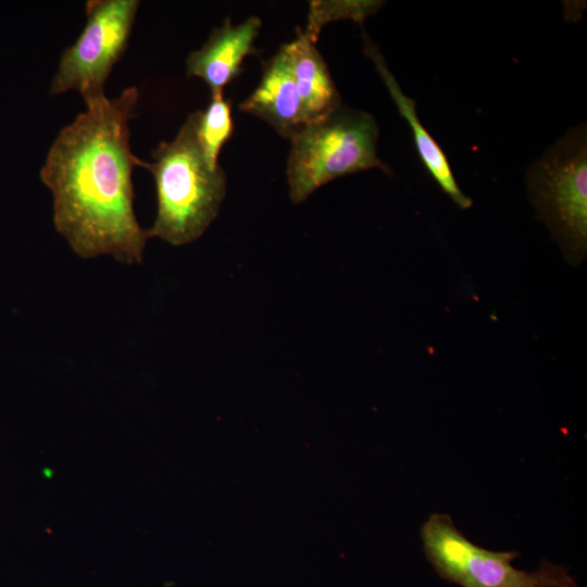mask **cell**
<instances>
[{
	"instance_id": "6da1fadb",
	"label": "cell",
	"mask_w": 587,
	"mask_h": 587,
	"mask_svg": "<svg viewBox=\"0 0 587 587\" xmlns=\"http://www.w3.org/2000/svg\"><path fill=\"white\" fill-rule=\"evenodd\" d=\"M139 91L124 89L84 100L86 109L51 143L40 179L52 193V222L83 259L111 255L140 264L150 238L134 211L129 120Z\"/></svg>"
},
{
	"instance_id": "7a4b0ae2",
	"label": "cell",
	"mask_w": 587,
	"mask_h": 587,
	"mask_svg": "<svg viewBox=\"0 0 587 587\" xmlns=\"http://www.w3.org/2000/svg\"><path fill=\"white\" fill-rule=\"evenodd\" d=\"M200 111L190 113L175 138L152 150V162L139 160L155 183L157 216L148 228L173 246L199 239L217 216L226 193V175L212 165L201 147Z\"/></svg>"
},
{
	"instance_id": "3957f363",
	"label": "cell",
	"mask_w": 587,
	"mask_h": 587,
	"mask_svg": "<svg viewBox=\"0 0 587 587\" xmlns=\"http://www.w3.org/2000/svg\"><path fill=\"white\" fill-rule=\"evenodd\" d=\"M378 126L373 115L339 104L307 123L291 138L286 176L290 199L299 204L341 176L391 170L377 155Z\"/></svg>"
},
{
	"instance_id": "277c9868",
	"label": "cell",
	"mask_w": 587,
	"mask_h": 587,
	"mask_svg": "<svg viewBox=\"0 0 587 587\" xmlns=\"http://www.w3.org/2000/svg\"><path fill=\"white\" fill-rule=\"evenodd\" d=\"M525 184L537 218L564 259L579 266L587 255V127H571L526 171Z\"/></svg>"
},
{
	"instance_id": "5b68a950",
	"label": "cell",
	"mask_w": 587,
	"mask_h": 587,
	"mask_svg": "<svg viewBox=\"0 0 587 587\" xmlns=\"http://www.w3.org/2000/svg\"><path fill=\"white\" fill-rule=\"evenodd\" d=\"M426 559L461 587H579L569 567L542 559L536 571L515 569L516 551H491L469 540L448 514L433 513L421 527Z\"/></svg>"
},
{
	"instance_id": "8992f818",
	"label": "cell",
	"mask_w": 587,
	"mask_h": 587,
	"mask_svg": "<svg viewBox=\"0 0 587 587\" xmlns=\"http://www.w3.org/2000/svg\"><path fill=\"white\" fill-rule=\"evenodd\" d=\"M138 0H89L86 24L65 48L49 88L50 95L77 91L83 99L105 95L104 85L124 54L135 24Z\"/></svg>"
},
{
	"instance_id": "52a82bcc",
	"label": "cell",
	"mask_w": 587,
	"mask_h": 587,
	"mask_svg": "<svg viewBox=\"0 0 587 587\" xmlns=\"http://www.w3.org/2000/svg\"><path fill=\"white\" fill-rule=\"evenodd\" d=\"M261 25L259 16H250L236 25L227 17L222 26L212 30L200 49L188 54L187 76L201 78L211 92H223L224 87L240 74L243 59L257 53L254 41Z\"/></svg>"
},
{
	"instance_id": "ba28073f",
	"label": "cell",
	"mask_w": 587,
	"mask_h": 587,
	"mask_svg": "<svg viewBox=\"0 0 587 587\" xmlns=\"http://www.w3.org/2000/svg\"><path fill=\"white\" fill-rule=\"evenodd\" d=\"M240 111L271 125L290 139L307 124L286 54L280 47L263 67L257 88L238 104Z\"/></svg>"
},
{
	"instance_id": "9c48e42d",
	"label": "cell",
	"mask_w": 587,
	"mask_h": 587,
	"mask_svg": "<svg viewBox=\"0 0 587 587\" xmlns=\"http://www.w3.org/2000/svg\"><path fill=\"white\" fill-rule=\"evenodd\" d=\"M363 41L364 53L374 63L379 76L387 87L389 95L394 99L399 113L408 122L412 130L414 145L424 167L441 188V190L448 197H450V199L459 208H471L472 200L462 192L457 184L445 151L421 123L416 113L415 101L404 95L395 76L388 68L387 63L378 48L373 43L365 33H363Z\"/></svg>"
},
{
	"instance_id": "30bf717a",
	"label": "cell",
	"mask_w": 587,
	"mask_h": 587,
	"mask_svg": "<svg viewBox=\"0 0 587 587\" xmlns=\"http://www.w3.org/2000/svg\"><path fill=\"white\" fill-rule=\"evenodd\" d=\"M292 74L307 123L315 121L341 104V97L327 64L311 40L299 30L282 46Z\"/></svg>"
},
{
	"instance_id": "8fae6325",
	"label": "cell",
	"mask_w": 587,
	"mask_h": 587,
	"mask_svg": "<svg viewBox=\"0 0 587 587\" xmlns=\"http://www.w3.org/2000/svg\"><path fill=\"white\" fill-rule=\"evenodd\" d=\"M234 130L230 102L223 92H211V100L205 110L200 111L198 136L208 161L218 165L217 159L222 147Z\"/></svg>"
},
{
	"instance_id": "7c38bea8",
	"label": "cell",
	"mask_w": 587,
	"mask_h": 587,
	"mask_svg": "<svg viewBox=\"0 0 587 587\" xmlns=\"http://www.w3.org/2000/svg\"><path fill=\"white\" fill-rule=\"evenodd\" d=\"M383 1L373 0L311 1L303 33L315 42L326 24L339 20H352L362 25L366 17L383 7Z\"/></svg>"
}]
</instances>
